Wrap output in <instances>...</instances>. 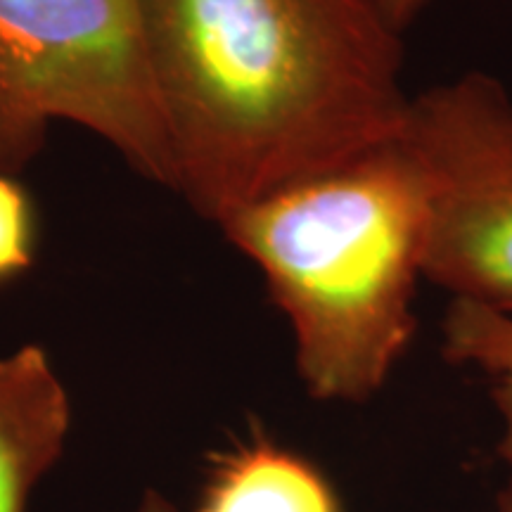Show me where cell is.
Segmentation results:
<instances>
[{"label":"cell","instance_id":"52a82bcc","mask_svg":"<svg viewBox=\"0 0 512 512\" xmlns=\"http://www.w3.org/2000/svg\"><path fill=\"white\" fill-rule=\"evenodd\" d=\"M444 356L489 382L503 427L498 453L512 465V311L453 299L444 318Z\"/></svg>","mask_w":512,"mask_h":512},{"label":"cell","instance_id":"30bf717a","mask_svg":"<svg viewBox=\"0 0 512 512\" xmlns=\"http://www.w3.org/2000/svg\"><path fill=\"white\" fill-rule=\"evenodd\" d=\"M136 512H183V510L178 508V505L171 501L164 491L150 486V489H145L143 496H140Z\"/></svg>","mask_w":512,"mask_h":512},{"label":"cell","instance_id":"3957f363","mask_svg":"<svg viewBox=\"0 0 512 512\" xmlns=\"http://www.w3.org/2000/svg\"><path fill=\"white\" fill-rule=\"evenodd\" d=\"M57 124L174 190L143 0H0V174L27 169Z\"/></svg>","mask_w":512,"mask_h":512},{"label":"cell","instance_id":"6da1fadb","mask_svg":"<svg viewBox=\"0 0 512 512\" xmlns=\"http://www.w3.org/2000/svg\"><path fill=\"white\" fill-rule=\"evenodd\" d=\"M174 192L219 223L399 136L403 43L377 0H143Z\"/></svg>","mask_w":512,"mask_h":512},{"label":"cell","instance_id":"5b68a950","mask_svg":"<svg viewBox=\"0 0 512 512\" xmlns=\"http://www.w3.org/2000/svg\"><path fill=\"white\" fill-rule=\"evenodd\" d=\"M72 432V399L53 358L29 342L0 354V512H29Z\"/></svg>","mask_w":512,"mask_h":512},{"label":"cell","instance_id":"ba28073f","mask_svg":"<svg viewBox=\"0 0 512 512\" xmlns=\"http://www.w3.org/2000/svg\"><path fill=\"white\" fill-rule=\"evenodd\" d=\"M36 219L27 190L15 176L0 174V283L34 266Z\"/></svg>","mask_w":512,"mask_h":512},{"label":"cell","instance_id":"7a4b0ae2","mask_svg":"<svg viewBox=\"0 0 512 512\" xmlns=\"http://www.w3.org/2000/svg\"><path fill=\"white\" fill-rule=\"evenodd\" d=\"M219 228L287 318L309 396L382 392L411 347L427 252L425 183L401 140L268 192Z\"/></svg>","mask_w":512,"mask_h":512},{"label":"cell","instance_id":"8992f818","mask_svg":"<svg viewBox=\"0 0 512 512\" xmlns=\"http://www.w3.org/2000/svg\"><path fill=\"white\" fill-rule=\"evenodd\" d=\"M195 512H342L328 477L266 434L211 460Z\"/></svg>","mask_w":512,"mask_h":512},{"label":"cell","instance_id":"8fae6325","mask_svg":"<svg viewBox=\"0 0 512 512\" xmlns=\"http://www.w3.org/2000/svg\"><path fill=\"white\" fill-rule=\"evenodd\" d=\"M498 510L512 512V479H510V484L503 489L501 498H498Z\"/></svg>","mask_w":512,"mask_h":512},{"label":"cell","instance_id":"277c9868","mask_svg":"<svg viewBox=\"0 0 512 512\" xmlns=\"http://www.w3.org/2000/svg\"><path fill=\"white\" fill-rule=\"evenodd\" d=\"M427 192L425 280L512 311V98L467 72L411 95L399 136Z\"/></svg>","mask_w":512,"mask_h":512},{"label":"cell","instance_id":"9c48e42d","mask_svg":"<svg viewBox=\"0 0 512 512\" xmlns=\"http://www.w3.org/2000/svg\"><path fill=\"white\" fill-rule=\"evenodd\" d=\"M377 3L382 5V10L387 12V17L392 19L396 29L406 31L430 0H377Z\"/></svg>","mask_w":512,"mask_h":512}]
</instances>
